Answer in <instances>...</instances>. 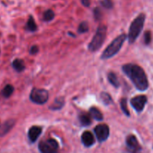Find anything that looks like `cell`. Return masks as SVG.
Segmentation results:
<instances>
[{"label":"cell","mask_w":153,"mask_h":153,"mask_svg":"<svg viewBox=\"0 0 153 153\" xmlns=\"http://www.w3.org/2000/svg\"><path fill=\"white\" fill-rule=\"evenodd\" d=\"M123 71L138 90H146L149 86V82L142 68L137 65L126 64L123 66Z\"/></svg>","instance_id":"obj_1"},{"label":"cell","mask_w":153,"mask_h":153,"mask_svg":"<svg viewBox=\"0 0 153 153\" xmlns=\"http://www.w3.org/2000/svg\"><path fill=\"white\" fill-rule=\"evenodd\" d=\"M126 39V35L125 34H123V35H120V36L117 37L107 46V48L104 50L101 58L102 59H110L111 57L114 56L120 51Z\"/></svg>","instance_id":"obj_2"},{"label":"cell","mask_w":153,"mask_h":153,"mask_svg":"<svg viewBox=\"0 0 153 153\" xmlns=\"http://www.w3.org/2000/svg\"><path fill=\"white\" fill-rule=\"evenodd\" d=\"M145 18V14H140L132 21L130 28H129L128 35V42L130 44L134 43L140 34L141 31L143 28Z\"/></svg>","instance_id":"obj_3"},{"label":"cell","mask_w":153,"mask_h":153,"mask_svg":"<svg viewBox=\"0 0 153 153\" xmlns=\"http://www.w3.org/2000/svg\"><path fill=\"white\" fill-rule=\"evenodd\" d=\"M106 35H107V26L104 25H101L98 26L95 35L88 45V49L91 52H95L98 51L105 41Z\"/></svg>","instance_id":"obj_4"},{"label":"cell","mask_w":153,"mask_h":153,"mask_svg":"<svg viewBox=\"0 0 153 153\" xmlns=\"http://www.w3.org/2000/svg\"><path fill=\"white\" fill-rule=\"evenodd\" d=\"M49 98V93L44 89L34 88L30 93V99L36 104H44Z\"/></svg>","instance_id":"obj_5"},{"label":"cell","mask_w":153,"mask_h":153,"mask_svg":"<svg viewBox=\"0 0 153 153\" xmlns=\"http://www.w3.org/2000/svg\"><path fill=\"white\" fill-rule=\"evenodd\" d=\"M58 143L53 139H48L42 141L38 145V149L42 153H58Z\"/></svg>","instance_id":"obj_6"},{"label":"cell","mask_w":153,"mask_h":153,"mask_svg":"<svg viewBox=\"0 0 153 153\" xmlns=\"http://www.w3.org/2000/svg\"><path fill=\"white\" fill-rule=\"evenodd\" d=\"M95 136L99 142H103L108 138L110 134V129L107 125L101 124L97 126L94 129Z\"/></svg>","instance_id":"obj_7"},{"label":"cell","mask_w":153,"mask_h":153,"mask_svg":"<svg viewBox=\"0 0 153 153\" xmlns=\"http://www.w3.org/2000/svg\"><path fill=\"white\" fill-rule=\"evenodd\" d=\"M147 102V98L145 95H138L131 100V104L132 107L137 112H141L144 109Z\"/></svg>","instance_id":"obj_8"},{"label":"cell","mask_w":153,"mask_h":153,"mask_svg":"<svg viewBox=\"0 0 153 153\" xmlns=\"http://www.w3.org/2000/svg\"><path fill=\"white\" fill-rule=\"evenodd\" d=\"M126 145H127L128 148L131 152H137L140 149L137 139L134 135L131 134L127 137V138H126Z\"/></svg>","instance_id":"obj_9"},{"label":"cell","mask_w":153,"mask_h":153,"mask_svg":"<svg viewBox=\"0 0 153 153\" xmlns=\"http://www.w3.org/2000/svg\"><path fill=\"white\" fill-rule=\"evenodd\" d=\"M42 132V128L40 126H32L29 128L28 132V137L30 140L31 142H35L39 137L40 134Z\"/></svg>","instance_id":"obj_10"},{"label":"cell","mask_w":153,"mask_h":153,"mask_svg":"<svg viewBox=\"0 0 153 153\" xmlns=\"http://www.w3.org/2000/svg\"><path fill=\"white\" fill-rule=\"evenodd\" d=\"M81 140L83 145L87 147L91 146L95 143V138H94L93 134L90 131L83 132L81 136Z\"/></svg>","instance_id":"obj_11"},{"label":"cell","mask_w":153,"mask_h":153,"mask_svg":"<svg viewBox=\"0 0 153 153\" xmlns=\"http://www.w3.org/2000/svg\"><path fill=\"white\" fill-rule=\"evenodd\" d=\"M14 125V120H8L6 123L0 126V137L3 136L5 134L8 133Z\"/></svg>","instance_id":"obj_12"},{"label":"cell","mask_w":153,"mask_h":153,"mask_svg":"<svg viewBox=\"0 0 153 153\" xmlns=\"http://www.w3.org/2000/svg\"><path fill=\"white\" fill-rule=\"evenodd\" d=\"M89 114L90 115L91 118L94 119V120H97V121H101V120H103V118H104L101 112L98 109H97L96 107H91L89 109Z\"/></svg>","instance_id":"obj_13"},{"label":"cell","mask_w":153,"mask_h":153,"mask_svg":"<svg viewBox=\"0 0 153 153\" xmlns=\"http://www.w3.org/2000/svg\"><path fill=\"white\" fill-rule=\"evenodd\" d=\"M64 104H65L64 98L59 97V98H56L54 102L50 106V109L53 110H59V109H61L62 107L64 106Z\"/></svg>","instance_id":"obj_14"},{"label":"cell","mask_w":153,"mask_h":153,"mask_svg":"<svg viewBox=\"0 0 153 153\" xmlns=\"http://www.w3.org/2000/svg\"><path fill=\"white\" fill-rule=\"evenodd\" d=\"M79 120L82 126H88L91 124L92 120H91V117L89 114H86V113H81L79 116Z\"/></svg>","instance_id":"obj_15"},{"label":"cell","mask_w":153,"mask_h":153,"mask_svg":"<svg viewBox=\"0 0 153 153\" xmlns=\"http://www.w3.org/2000/svg\"><path fill=\"white\" fill-rule=\"evenodd\" d=\"M12 66L15 71L17 72L23 71L25 69V65L23 60L19 59H16L14 62H12Z\"/></svg>","instance_id":"obj_16"},{"label":"cell","mask_w":153,"mask_h":153,"mask_svg":"<svg viewBox=\"0 0 153 153\" xmlns=\"http://www.w3.org/2000/svg\"><path fill=\"white\" fill-rule=\"evenodd\" d=\"M107 78H108L109 82L113 85L114 87L118 88L120 86V82H119L118 78H117L116 74L113 72H110L107 75Z\"/></svg>","instance_id":"obj_17"},{"label":"cell","mask_w":153,"mask_h":153,"mask_svg":"<svg viewBox=\"0 0 153 153\" xmlns=\"http://www.w3.org/2000/svg\"><path fill=\"white\" fill-rule=\"evenodd\" d=\"M14 87H13V86H11V85L10 84L6 85L2 91V96L5 97V98H9V97L12 95L13 92H14Z\"/></svg>","instance_id":"obj_18"},{"label":"cell","mask_w":153,"mask_h":153,"mask_svg":"<svg viewBox=\"0 0 153 153\" xmlns=\"http://www.w3.org/2000/svg\"><path fill=\"white\" fill-rule=\"evenodd\" d=\"M26 29L30 32H35L37 30V25L32 16H30L28 19L27 23H26Z\"/></svg>","instance_id":"obj_19"},{"label":"cell","mask_w":153,"mask_h":153,"mask_svg":"<svg viewBox=\"0 0 153 153\" xmlns=\"http://www.w3.org/2000/svg\"><path fill=\"white\" fill-rule=\"evenodd\" d=\"M100 97H101L103 103L105 105H108V104H110L113 103V99H112L111 96L108 93H107V92H101Z\"/></svg>","instance_id":"obj_20"},{"label":"cell","mask_w":153,"mask_h":153,"mask_svg":"<svg viewBox=\"0 0 153 153\" xmlns=\"http://www.w3.org/2000/svg\"><path fill=\"white\" fill-rule=\"evenodd\" d=\"M54 17H55V14H54L53 11H52L51 9L48 10V11H46L44 13V20L46 22H49L53 20Z\"/></svg>","instance_id":"obj_21"},{"label":"cell","mask_w":153,"mask_h":153,"mask_svg":"<svg viewBox=\"0 0 153 153\" xmlns=\"http://www.w3.org/2000/svg\"><path fill=\"white\" fill-rule=\"evenodd\" d=\"M120 106H121L122 110L123 111V113L127 116V117H129L130 116V113H129L128 109L127 107V100L126 98H123L120 101Z\"/></svg>","instance_id":"obj_22"},{"label":"cell","mask_w":153,"mask_h":153,"mask_svg":"<svg viewBox=\"0 0 153 153\" xmlns=\"http://www.w3.org/2000/svg\"><path fill=\"white\" fill-rule=\"evenodd\" d=\"M89 31V25L86 22H82L78 26L79 33H86Z\"/></svg>","instance_id":"obj_23"},{"label":"cell","mask_w":153,"mask_h":153,"mask_svg":"<svg viewBox=\"0 0 153 153\" xmlns=\"http://www.w3.org/2000/svg\"><path fill=\"white\" fill-rule=\"evenodd\" d=\"M101 5L107 9H111L113 8V2L111 0H102L101 2Z\"/></svg>","instance_id":"obj_24"},{"label":"cell","mask_w":153,"mask_h":153,"mask_svg":"<svg viewBox=\"0 0 153 153\" xmlns=\"http://www.w3.org/2000/svg\"><path fill=\"white\" fill-rule=\"evenodd\" d=\"M94 13V17L96 20H100L101 18V11L100 10V8H95L93 11Z\"/></svg>","instance_id":"obj_25"},{"label":"cell","mask_w":153,"mask_h":153,"mask_svg":"<svg viewBox=\"0 0 153 153\" xmlns=\"http://www.w3.org/2000/svg\"><path fill=\"white\" fill-rule=\"evenodd\" d=\"M151 39H152V35L150 32H145V35H144V42L146 45H149L151 42Z\"/></svg>","instance_id":"obj_26"},{"label":"cell","mask_w":153,"mask_h":153,"mask_svg":"<svg viewBox=\"0 0 153 153\" xmlns=\"http://www.w3.org/2000/svg\"><path fill=\"white\" fill-rule=\"evenodd\" d=\"M30 51V53L32 54V55H33V54H36L38 52V48L36 46V45L32 46V48H30V51Z\"/></svg>","instance_id":"obj_27"},{"label":"cell","mask_w":153,"mask_h":153,"mask_svg":"<svg viewBox=\"0 0 153 153\" xmlns=\"http://www.w3.org/2000/svg\"><path fill=\"white\" fill-rule=\"evenodd\" d=\"M81 3L85 7H89L90 5V1L89 0H81Z\"/></svg>","instance_id":"obj_28"}]
</instances>
